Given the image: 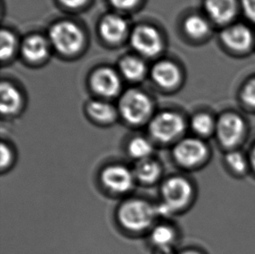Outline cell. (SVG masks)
<instances>
[{
	"label": "cell",
	"instance_id": "cell-1",
	"mask_svg": "<svg viewBox=\"0 0 255 254\" xmlns=\"http://www.w3.org/2000/svg\"><path fill=\"white\" fill-rule=\"evenodd\" d=\"M157 215L155 207L141 199L125 202L119 209L118 218L121 226L131 232H142L151 227Z\"/></svg>",
	"mask_w": 255,
	"mask_h": 254
},
{
	"label": "cell",
	"instance_id": "cell-2",
	"mask_svg": "<svg viewBox=\"0 0 255 254\" xmlns=\"http://www.w3.org/2000/svg\"><path fill=\"white\" fill-rule=\"evenodd\" d=\"M120 112L129 124H143L152 114V101L145 93L130 90L121 98Z\"/></svg>",
	"mask_w": 255,
	"mask_h": 254
},
{
	"label": "cell",
	"instance_id": "cell-3",
	"mask_svg": "<svg viewBox=\"0 0 255 254\" xmlns=\"http://www.w3.org/2000/svg\"><path fill=\"white\" fill-rule=\"evenodd\" d=\"M186 124L179 114L164 112L153 118L149 126L150 133L156 140L169 143L182 135Z\"/></svg>",
	"mask_w": 255,
	"mask_h": 254
},
{
	"label": "cell",
	"instance_id": "cell-4",
	"mask_svg": "<svg viewBox=\"0 0 255 254\" xmlns=\"http://www.w3.org/2000/svg\"><path fill=\"white\" fill-rule=\"evenodd\" d=\"M50 38L53 46L65 54L75 53L83 45V32L71 22H60L53 25L50 31Z\"/></svg>",
	"mask_w": 255,
	"mask_h": 254
},
{
	"label": "cell",
	"instance_id": "cell-5",
	"mask_svg": "<svg viewBox=\"0 0 255 254\" xmlns=\"http://www.w3.org/2000/svg\"><path fill=\"white\" fill-rule=\"evenodd\" d=\"M215 131L220 143L227 148H233L242 142L246 131L245 121L234 113L222 114L216 122Z\"/></svg>",
	"mask_w": 255,
	"mask_h": 254
},
{
	"label": "cell",
	"instance_id": "cell-6",
	"mask_svg": "<svg viewBox=\"0 0 255 254\" xmlns=\"http://www.w3.org/2000/svg\"><path fill=\"white\" fill-rule=\"evenodd\" d=\"M208 156L207 144L200 138L186 137L178 142L173 149V157L179 165L194 167L203 163Z\"/></svg>",
	"mask_w": 255,
	"mask_h": 254
},
{
	"label": "cell",
	"instance_id": "cell-7",
	"mask_svg": "<svg viewBox=\"0 0 255 254\" xmlns=\"http://www.w3.org/2000/svg\"><path fill=\"white\" fill-rule=\"evenodd\" d=\"M163 202L176 212L189 203L193 196V186L183 177H172L163 184Z\"/></svg>",
	"mask_w": 255,
	"mask_h": 254
},
{
	"label": "cell",
	"instance_id": "cell-8",
	"mask_svg": "<svg viewBox=\"0 0 255 254\" xmlns=\"http://www.w3.org/2000/svg\"><path fill=\"white\" fill-rule=\"evenodd\" d=\"M134 174L124 165L107 166L101 173V181L111 192L125 193L132 188Z\"/></svg>",
	"mask_w": 255,
	"mask_h": 254
},
{
	"label": "cell",
	"instance_id": "cell-9",
	"mask_svg": "<svg viewBox=\"0 0 255 254\" xmlns=\"http://www.w3.org/2000/svg\"><path fill=\"white\" fill-rule=\"evenodd\" d=\"M131 41L135 50L146 57L155 56L162 47L159 32L149 25H140L136 28L131 35Z\"/></svg>",
	"mask_w": 255,
	"mask_h": 254
},
{
	"label": "cell",
	"instance_id": "cell-10",
	"mask_svg": "<svg viewBox=\"0 0 255 254\" xmlns=\"http://www.w3.org/2000/svg\"><path fill=\"white\" fill-rule=\"evenodd\" d=\"M221 39L228 49L235 52H246L253 44L252 31L245 24H236L225 28L221 34Z\"/></svg>",
	"mask_w": 255,
	"mask_h": 254
},
{
	"label": "cell",
	"instance_id": "cell-11",
	"mask_svg": "<svg viewBox=\"0 0 255 254\" xmlns=\"http://www.w3.org/2000/svg\"><path fill=\"white\" fill-rule=\"evenodd\" d=\"M205 9L212 20L218 24H228L238 11L237 0H205Z\"/></svg>",
	"mask_w": 255,
	"mask_h": 254
},
{
	"label": "cell",
	"instance_id": "cell-12",
	"mask_svg": "<svg viewBox=\"0 0 255 254\" xmlns=\"http://www.w3.org/2000/svg\"><path fill=\"white\" fill-rule=\"evenodd\" d=\"M92 86L94 91L100 95L113 97L121 89V80L114 70L102 68L93 73Z\"/></svg>",
	"mask_w": 255,
	"mask_h": 254
},
{
	"label": "cell",
	"instance_id": "cell-13",
	"mask_svg": "<svg viewBox=\"0 0 255 254\" xmlns=\"http://www.w3.org/2000/svg\"><path fill=\"white\" fill-rule=\"evenodd\" d=\"M127 31L128 24L124 18L119 15H108L104 17L100 24V33L106 40L111 43L121 41Z\"/></svg>",
	"mask_w": 255,
	"mask_h": 254
},
{
	"label": "cell",
	"instance_id": "cell-14",
	"mask_svg": "<svg viewBox=\"0 0 255 254\" xmlns=\"http://www.w3.org/2000/svg\"><path fill=\"white\" fill-rule=\"evenodd\" d=\"M152 76L154 81L163 87H173L180 80V72L174 64L162 61L152 69Z\"/></svg>",
	"mask_w": 255,
	"mask_h": 254
},
{
	"label": "cell",
	"instance_id": "cell-15",
	"mask_svg": "<svg viewBox=\"0 0 255 254\" xmlns=\"http://www.w3.org/2000/svg\"><path fill=\"white\" fill-rule=\"evenodd\" d=\"M161 166L159 162L151 158L139 160L135 165L134 177L140 182L151 185L155 183L161 175Z\"/></svg>",
	"mask_w": 255,
	"mask_h": 254
},
{
	"label": "cell",
	"instance_id": "cell-16",
	"mask_svg": "<svg viewBox=\"0 0 255 254\" xmlns=\"http://www.w3.org/2000/svg\"><path fill=\"white\" fill-rule=\"evenodd\" d=\"M21 106L20 93L10 84L3 83L0 87V110L3 115L17 113Z\"/></svg>",
	"mask_w": 255,
	"mask_h": 254
},
{
	"label": "cell",
	"instance_id": "cell-17",
	"mask_svg": "<svg viewBox=\"0 0 255 254\" xmlns=\"http://www.w3.org/2000/svg\"><path fill=\"white\" fill-rule=\"evenodd\" d=\"M23 54L31 61H39L48 54V43L41 36H31L23 44Z\"/></svg>",
	"mask_w": 255,
	"mask_h": 254
},
{
	"label": "cell",
	"instance_id": "cell-18",
	"mask_svg": "<svg viewBox=\"0 0 255 254\" xmlns=\"http://www.w3.org/2000/svg\"><path fill=\"white\" fill-rule=\"evenodd\" d=\"M87 112L93 121L103 124H109L115 121L116 110L110 104L102 101H93L87 107Z\"/></svg>",
	"mask_w": 255,
	"mask_h": 254
},
{
	"label": "cell",
	"instance_id": "cell-19",
	"mask_svg": "<svg viewBox=\"0 0 255 254\" xmlns=\"http://www.w3.org/2000/svg\"><path fill=\"white\" fill-rule=\"evenodd\" d=\"M121 69L123 75L130 80H139L145 73V64L134 57L125 58L121 61Z\"/></svg>",
	"mask_w": 255,
	"mask_h": 254
},
{
	"label": "cell",
	"instance_id": "cell-20",
	"mask_svg": "<svg viewBox=\"0 0 255 254\" xmlns=\"http://www.w3.org/2000/svg\"><path fill=\"white\" fill-rule=\"evenodd\" d=\"M184 29L191 38H202L208 33L209 24L204 17L193 15L186 18Z\"/></svg>",
	"mask_w": 255,
	"mask_h": 254
},
{
	"label": "cell",
	"instance_id": "cell-21",
	"mask_svg": "<svg viewBox=\"0 0 255 254\" xmlns=\"http://www.w3.org/2000/svg\"><path fill=\"white\" fill-rule=\"evenodd\" d=\"M153 147L150 141L143 137H136L132 138L128 144V152L131 158L143 160L149 158L152 155Z\"/></svg>",
	"mask_w": 255,
	"mask_h": 254
},
{
	"label": "cell",
	"instance_id": "cell-22",
	"mask_svg": "<svg viewBox=\"0 0 255 254\" xmlns=\"http://www.w3.org/2000/svg\"><path fill=\"white\" fill-rule=\"evenodd\" d=\"M191 127L193 131L199 136H208L213 133L216 128V122L211 115L207 114H198L191 121Z\"/></svg>",
	"mask_w": 255,
	"mask_h": 254
},
{
	"label": "cell",
	"instance_id": "cell-23",
	"mask_svg": "<svg viewBox=\"0 0 255 254\" xmlns=\"http://www.w3.org/2000/svg\"><path fill=\"white\" fill-rule=\"evenodd\" d=\"M175 239V233L172 227L160 225L156 227L151 234V241L157 248L172 247Z\"/></svg>",
	"mask_w": 255,
	"mask_h": 254
},
{
	"label": "cell",
	"instance_id": "cell-24",
	"mask_svg": "<svg viewBox=\"0 0 255 254\" xmlns=\"http://www.w3.org/2000/svg\"><path fill=\"white\" fill-rule=\"evenodd\" d=\"M226 163L232 172L237 174H242L248 168V160L242 152L232 151L226 156Z\"/></svg>",
	"mask_w": 255,
	"mask_h": 254
},
{
	"label": "cell",
	"instance_id": "cell-25",
	"mask_svg": "<svg viewBox=\"0 0 255 254\" xmlns=\"http://www.w3.org/2000/svg\"><path fill=\"white\" fill-rule=\"evenodd\" d=\"M0 57L2 60H5L13 54L16 47V38L10 31L3 30L0 35Z\"/></svg>",
	"mask_w": 255,
	"mask_h": 254
},
{
	"label": "cell",
	"instance_id": "cell-26",
	"mask_svg": "<svg viewBox=\"0 0 255 254\" xmlns=\"http://www.w3.org/2000/svg\"><path fill=\"white\" fill-rule=\"evenodd\" d=\"M241 97L245 105L255 108V78L246 83L242 88Z\"/></svg>",
	"mask_w": 255,
	"mask_h": 254
},
{
	"label": "cell",
	"instance_id": "cell-27",
	"mask_svg": "<svg viewBox=\"0 0 255 254\" xmlns=\"http://www.w3.org/2000/svg\"><path fill=\"white\" fill-rule=\"evenodd\" d=\"M1 168L2 170L9 167V165L11 164L12 161V151L10 150V148L4 144H1Z\"/></svg>",
	"mask_w": 255,
	"mask_h": 254
},
{
	"label": "cell",
	"instance_id": "cell-28",
	"mask_svg": "<svg viewBox=\"0 0 255 254\" xmlns=\"http://www.w3.org/2000/svg\"><path fill=\"white\" fill-rule=\"evenodd\" d=\"M241 3L246 17L255 23V0H241Z\"/></svg>",
	"mask_w": 255,
	"mask_h": 254
},
{
	"label": "cell",
	"instance_id": "cell-29",
	"mask_svg": "<svg viewBox=\"0 0 255 254\" xmlns=\"http://www.w3.org/2000/svg\"><path fill=\"white\" fill-rule=\"evenodd\" d=\"M114 6L120 9H130L138 3V0H111Z\"/></svg>",
	"mask_w": 255,
	"mask_h": 254
},
{
	"label": "cell",
	"instance_id": "cell-30",
	"mask_svg": "<svg viewBox=\"0 0 255 254\" xmlns=\"http://www.w3.org/2000/svg\"><path fill=\"white\" fill-rule=\"evenodd\" d=\"M65 5L70 8H78L82 6L87 0H60Z\"/></svg>",
	"mask_w": 255,
	"mask_h": 254
},
{
	"label": "cell",
	"instance_id": "cell-31",
	"mask_svg": "<svg viewBox=\"0 0 255 254\" xmlns=\"http://www.w3.org/2000/svg\"><path fill=\"white\" fill-rule=\"evenodd\" d=\"M156 254H175L172 250V247H166V248H157Z\"/></svg>",
	"mask_w": 255,
	"mask_h": 254
},
{
	"label": "cell",
	"instance_id": "cell-32",
	"mask_svg": "<svg viewBox=\"0 0 255 254\" xmlns=\"http://www.w3.org/2000/svg\"><path fill=\"white\" fill-rule=\"evenodd\" d=\"M250 160H251V164H252L253 167L255 170V145L253 148L252 151H251V156H250Z\"/></svg>",
	"mask_w": 255,
	"mask_h": 254
},
{
	"label": "cell",
	"instance_id": "cell-33",
	"mask_svg": "<svg viewBox=\"0 0 255 254\" xmlns=\"http://www.w3.org/2000/svg\"><path fill=\"white\" fill-rule=\"evenodd\" d=\"M200 254V253H198V252H195V251H186V252H184V253H182V254Z\"/></svg>",
	"mask_w": 255,
	"mask_h": 254
}]
</instances>
